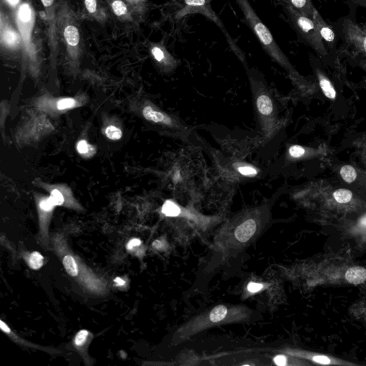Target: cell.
<instances>
[{
  "mask_svg": "<svg viewBox=\"0 0 366 366\" xmlns=\"http://www.w3.org/2000/svg\"><path fill=\"white\" fill-rule=\"evenodd\" d=\"M352 196V191L345 189H338L333 194L334 198L340 203H347L351 201Z\"/></svg>",
  "mask_w": 366,
  "mask_h": 366,
  "instance_id": "20",
  "label": "cell"
},
{
  "mask_svg": "<svg viewBox=\"0 0 366 366\" xmlns=\"http://www.w3.org/2000/svg\"><path fill=\"white\" fill-rule=\"evenodd\" d=\"M0 328H1V329L5 332H7V333H10V329L9 328V327L3 321L0 322Z\"/></svg>",
  "mask_w": 366,
  "mask_h": 366,
  "instance_id": "37",
  "label": "cell"
},
{
  "mask_svg": "<svg viewBox=\"0 0 366 366\" xmlns=\"http://www.w3.org/2000/svg\"><path fill=\"white\" fill-rule=\"evenodd\" d=\"M174 177H176V178H174V180H177H177H178V181L180 180V172H179V171H178V172L176 173V174H174Z\"/></svg>",
  "mask_w": 366,
  "mask_h": 366,
  "instance_id": "43",
  "label": "cell"
},
{
  "mask_svg": "<svg viewBox=\"0 0 366 366\" xmlns=\"http://www.w3.org/2000/svg\"><path fill=\"white\" fill-rule=\"evenodd\" d=\"M86 6L90 13H94L97 10L96 0H85Z\"/></svg>",
  "mask_w": 366,
  "mask_h": 366,
  "instance_id": "32",
  "label": "cell"
},
{
  "mask_svg": "<svg viewBox=\"0 0 366 366\" xmlns=\"http://www.w3.org/2000/svg\"><path fill=\"white\" fill-rule=\"evenodd\" d=\"M183 7L177 14V19L181 20L188 14H200L206 18L215 23L225 36L228 45L233 52L241 60H245V55L240 47L236 44L228 31L218 17L215 12L213 10L210 0H183Z\"/></svg>",
  "mask_w": 366,
  "mask_h": 366,
  "instance_id": "4",
  "label": "cell"
},
{
  "mask_svg": "<svg viewBox=\"0 0 366 366\" xmlns=\"http://www.w3.org/2000/svg\"><path fill=\"white\" fill-rule=\"evenodd\" d=\"M345 4L348 5L350 11L356 12L358 7L366 8V0H347Z\"/></svg>",
  "mask_w": 366,
  "mask_h": 366,
  "instance_id": "24",
  "label": "cell"
},
{
  "mask_svg": "<svg viewBox=\"0 0 366 366\" xmlns=\"http://www.w3.org/2000/svg\"><path fill=\"white\" fill-rule=\"evenodd\" d=\"M88 337V331L86 330H82L79 331L75 337V344L78 346H81L85 344L87 338Z\"/></svg>",
  "mask_w": 366,
  "mask_h": 366,
  "instance_id": "26",
  "label": "cell"
},
{
  "mask_svg": "<svg viewBox=\"0 0 366 366\" xmlns=\"http://www.w3.org/2000/svg\"><path fill=\"white\" fill-rule=\"evenodd\" d=\"M341 176L346 183H351L356 180L357 173L352 166H345L341 170Z\"/></svg>",
  "mask_w": 366,
  "mask_h": 366,
  "instance_id": "19",
  "label": "cell"
},
{
  "mask_svg": "<svg viewBox=\"0 0 366 366\" xmlns=\"http://www.w3.org/2000/svg\"><path fill=\"white\" fill-rule=\"evenodd\" d=\"M313 361L323 365H329L332 363L331 360L325 356H315L313 358Z\"/></svg>",
  "mask_w": 366,
  "mask_h": 366,
  "instance_id": "34",
  "label": "cell"
},
{
  "mask_svg": "<svg viewBox=\"0 0 366 366\" xmlns=\"http://www.w3.org/2000/svg\"><path fill=\"white\" fill-rule=\"evenodd\" d=\"M345 279L354 285L363 283L366 280V269L363 267L349 268L345 273Z\"/></svg>",
  "mask_w": 366,
  "mask_h": 366,
  "instance_id": "10",
  "label": "cell"
},
{
  "mask_svg": "<svg viewBox=\"0 0 366 366\" xmlns=\"http://www.w3.org/2000/svg\"><path fill=\"white\" fill-rule=\"evenodd\" d=\"M290 155L293 157H300L305 154V150L299 146H293L289 150Z\"/></svg>",
  "mask_w": 366,
  "mask_h": 366,
  "instance_id": "31",
  "label": "cell"
},
{
  "mask_svg": "<svg viewBox=\"0 0 366 366\" xmlns=\"http://www.w3.org/2000/svg\"><path fill=\"white\" fill-rule=\"evenodd\" d=\"M227 313L228 309L225 306H218L211 312L210 321L213 323L220 322L224 319Z\"/></svg>",
  "mask_w": 366,
  "mask_h": 366,
  "instance_id": "16",
  "label": "cell"
},
{
  "mask_svg": "<svg viewBox=\"0 0 366 366\" xmlns=\"http://www.w3.org/2000/svg\"><path fill=\"white\" fill-rule=\"evenodd\" d=\"M63 265L65 266L68 274L75 277L78 275V267L76 261L71 256H67L63 260Z\"/></svg>",
  "mask_w": 366,
  "mask_h": 366,
  "instance_id": "18",
  "label": "cell"
},
{
  "mask_svg": "<svg viewBox=\"0 0 366 366\" xmlns=\"http://www.w3.org/2000/svg\"><path fill=\"white\" fill-rule=\"evenodd\" d=\"M350 12L332 25L340 39V49L366 57V31L357 23L356 12Z\"/></svg>",
  "mask_w": 366,
  "mask_h": 366,
  "instance_id": "2",
  "label": "cell"
},
{
  "mask_svg": "<svg viewBox=\"0 0 366 366\" xmlns=\"http://www.w3.org/2000/svg\"><path fill=\"white\" fill-rule=\"evenodd\" d=\"M257 106L259 112L264 116L270 115L273 112V103L267 95L263 94L258 99Z\"/></svg>",
  "mask_w": 366,
  "mask_h": 366,
  "instance_id": "13",
  "label": "cell"
},
{
  "mask_svg": "<svg viewBox=\"0 0 366 366\" xmlns=\"http://www.w3.org/2000/svg\"><path fill=\"white\" fill-rule=\"evenodd\" d=\"M151 53L157 62L164 64L167 67L173 68L176 65V60L161 46H153Z\"/></svg>",
  "mask_w": 366,
  "mask_h": 366,
  "instance_id": "9",
  "label": "cell"
},
{
  "mask_svg": "<svg viewBox=\"0 0 366 366\" xmlns=\"http://www.w3.org/2000/svg\"><path fill=\"white\" fill-rule=\"evenodd\" d=\"M35 13L29 5H22L16 15V21L20 30L25 49L31 56L34 54L33 44H31V31L35 25Z\"/></svg>",
  "mask_w": 366,
  "mask_h": 366,
  "instance_id": "6",
  "label": "cell"
},
{
  "mask_svg": "<svg viewBox=\"0 0 366 366\" xmlns=\"http://www.w3.org/2000/svg\"><path fill=\"white\" fill-rule=\"evenodd\" d=\"M317 76L318 79H319L320 86L326 96L330 99H335L337 92L329 81V79L320 71L317 72Z\"/></svg>",
  "mask_w": 366,
  "mask_h": 366,
  "instance_id": "12",
  "label": "cell"
},
{
  "mask_svg": "<svg viewBox=\"0 0 366 366\" xmlns=\"http://www.w3.org/2000/svg\"><path fill=\"white\" fill-rule=\"evenodd\" d=\"M65 38L68 44L77 46L79 42V34L77 29L74 26H68L65 29Z\"/></svg>",
  "mask_w": 366,
  "mask_h": 366,
  "instance_id": "15",
  "label": "cell"
},
{
  "mask_svg": "<svg viewBox=\"0 0 366 366\" xmlns=\"http://www.w3.org/2000/svg\"><path fill=\"white\" fill-rule=\"evenodd\" d=\"M162 212L166 216L177 217L180 215L181 211L176 203L167 200L163 206Z\"/></svg>",
  "mask_w": 366,
  "mask_h": 366,
  "instance_id": "17",
  "label": "cell"
},
{
  "mask_svg": "<svg viewBox=\"0 0 366 366\" xmlns=\"http://www.w3.org/2000/svg\"><path fill=\"white\" fill-rule=\"evenodd\" d=\"M7 1L9 3L10 5L15 6L19 3L20 0H7Z\"/></svg>",
  "mask_w": 366,
  "mask_h": 366,
  "instance_id": "40",
  "label": "cell"
},
{
  "mask_svg": "<svg viewBox=\"0 0 366 366\" xmlns=\"http://www.w3.org/2000/svg\"><path fill=\"white\" fill-rule=\"evenodd\" d=\"M40 209L44 211H51L55 208V205L52 198L50 197L49 198L42 200L40 203Z\"/></svg>",
  "mask_w": 366,
  "mask_h": 366,
  "instance_id": "27",
  "label": "cell"
},
{
  "mask_svg": "<svg viewBox=\"0 0 366 366\" xmlns=\"http://www.w3.org/2000/svg\"><path fill=\"white\" fill-rule=\"evenodd\" d=\"M235 1L239 5L248 25L264 51L283 67L290 68L287 57L280 49L272 34L254 10L249 0H235Z\"/></svg>",
  "mask_w": 366,
  "mask_h": 366,
  "instance_id": "1",
  "label": "cell"
},
{
  "mask_svg": "<svg viewBox=\"0 0 366 366\" xmlns=\"http://www.w3.org/2000/svg\"><path fill=\"white\" fill-rule=\"evenodd\" d=\"M90 146L86 140H81L77 143V150L79 154H86L90 151Z\"/></svg>",
  "mask_w": 366,
  "mask_h": 366,
  "instance_id": "30",
  "label": "cell"
},
{
  "mask_svg": "<svg viewBox=\"0 0 366 366\" xmlns=\"http://www.w3.org/2000/svg\"><path fill=\"white\" fill-rule=\"evenodd\" d=\"M77 105V102L73 99H62L57 103V109L60 110H64L67 109H71Z\"/></svg>",
  "mask_w": 366,
  "mask_h": 366,
  "instance_id": "23",
  "label": "cell"
},
{
  "mask_svg": "<svg viewBox=\"0 0 366 366\" xmlns=\"http://www.w3.org/2000/svg\"><path fill=\"white\" fill-rule=\"evenodd\" d=\"M142 114L145 118L149 121L156 123H164L166 125L171 124V120L165 114L159 111L155 110L151 106H146L143 109Z\"/></svg>",
  "mask_w": 366,
  "mask_h": 366,
  "instance_id": "11",
  "label": "cell"
},
{
  "mask_svg": "<svg viewBox=\"0 0 366 366\" xmlns=\"http://www.w3.org/2000/svg\"><path fill=\"white\" fill-rule=\"evenodd\" d=\"M313 21L319 31L322 40L330 57L338 56L340 49L341 41L335 29L328 24L322 15L315 8L313 14Z\"/></svg>",
  "mask_w": 366,
  "mask_h": 366,
  "instance_id": "5",
  "label": "cell"
},
{
  "mask_svg": "<svg viewBox=\"0 0 366 366\" xmlns=\"http://www.w3.org/2000/svg\"><path fill=\"white\" fill-rule=\"evenodd\" d=\"M42 3L45 7H51L54 2V0H42Z\"/></svg>",
  "mask_w": 366,
  "mask_h": 366,
  "instance_id": "38",
  "label": "cell"
},
{
  "mask_svg": "<svg viewBox=\"0 0 366 366\" xmlns=\"http://www.w3.org/2000/svg\"><path fill=\"white\" fill-rule=\"evenodd\" d=\"M263 288V285L257 283H250L248 285V290L250 293H257Z\"/></svg>",
  "mask_w": 366,
  "mask_h": 366,
  "instance_id": "33",
  "label": "cell"
},
{
  "mask_svg": "<svg viewBox=\"0 0 366 366\" xmlns=\"http://www.w3.org/2000/svg\"><path fill=\"white\" fill-rule=\"evenodd\" d=\"M2 40L7 46L14 47L19 44L21 38L14 30L6 29L3 34Z\"/></svg>",
  "mask_w": 366,
  "mask_h": 366,
  "instance_id": "14",
  "label": "cell"
},
{
  "mask_svg": "<svg viewBox=\"0 0 366 366\" xmlns=\"http://www.w3.org/2000/svg\"><path fill=\"white\" fill-rule=\"evenodd\" d=\"M274 362L278 365H285L286 364V358L283 356H278L274 358Z\"/></svg>",
  "mask_w": 366,
  "mask_h": 366,
  "instance_id": "36",
  "label": "cell"
},
{
  "mask_svg": "<svg viewBox=\"0 0 366 366\" xmlns=\"http://www.w3.org/2000/svg\"><path fill=\"white\" fill-rule=\"evenodd\" d=\"M115 282L118 283V285H120V286L124 285L125 284V282L120 278H116L115 279Z\"/></svg>",
  "mask_w": 366,
  "mask_h": 366,
  "instance_id": "41",
  "label": "cell"
},
{
  "mask_svg": "<svg viewBox=\"0 0 366 366\" xmlns=\"http://www.w3.org/2000/svg\"><path fill=\"white\" fill-rule=\"evenodd\" d=\"M105 135L109 139L113 140H118L122 137V131L113 125L107 127Z\"/></svg>",
  "mask_w": 366,
  "mask_h": 366,
  "instance_id": "22",
  "label": "cell"
},
{
  "mask_svg": "<svg viewBox=\"0 0 366 366\" xmlns=\"http://www.w3.org/2000/svg\"><path fill=\"white\" fill-rule=\"evenodd\" d=\"M51 198L54 202L55 206L62 205L64 202H65V199H64L62 194L60 192L58 189H53L52 191Z\"/></svg>",
  "mask_w": 366,
  "mask_h": 366,
  "instance_id": "28",
  "label": "cell"
},
{
  "mask_svg": "<svg viewBox=\"0 0 366 366\" xmlns=\"http://www.w3.org/2000/svg\"><path fill=\"white\" fill-rule=\"evenodd\" d=\"M140 244H141V241L139 239H136V238H135V239L131 240L129 243V244H127V248L129 250H131L132 248L135 247L139 246Z\"/></svg>",
  "mask_w": 366,
  "mask_h": 366,
  "instance_id": "35",
  "label": "cell"
},
{
  "mask_svg": "<svg viewBox=\"0 0 366 366\" xmlns=\"http://www.w3.org/2000/svg\"><path fill=\"white\" fill-rule=\"evenodd\" d=\"M361 225L362 226L366 227V216L361 219Z\"/></svg>",
  "mask_w": 366,
  "mask_h": 366,
  "instance_id": "42",
  "label": "cell"
},
{
  "mask_svg": "<svg viewBox=\"0 0 366 366\" xmlns=\"http://www.w3.org/2000/svg\"><path fill=\"white\" fill-rule=\"evenodd\" d=\"M283 7L285 14H287L291 25L301 39L311 47V49L318 56L324 59L329 57L313 19L306 17V16L301 14L289 7Z\"/></svg>",
  "mask_w": 366,
  "mask_h": 366,
  "instance_id": "3",
  "label": "cell"
},
{
  "mask_svg": "<svg viewBox=\"0 0 366 366\" xmlns=\"http://www.w3.org/2000/svg\"><path fill=\"white\" fill-rule=\"evenodd\" d=\"M278 1L283 6L289 7L306 17L313 18L315 8L312 0H278Z\"/></svg>",
  "mask_w": 366,
  "mask_h": 366,
  "instance_id": "7",
  "label": "cell"
},
{
  "mask_svg": "<svg viewBox=\"0 0 366 366\" xmlns=\"http://www.w3.org/2000/svg\"><path fill=\"white\" fill-rule=\"evenodd\" d=\"M237 170L245 177H254L258 174L256 169L249 166L238 168Z\"/></svg>",
  "mask_w": 366,
  "mask_h": 366,
  "instance_id": "29",
  "label": "cell"
},
{
  "mask_svg": "<svg viewBox=\"0 0 366 366\" xmlns=\"http://www.w3.org/2000/svg\"><path fill=\"white\" fill-rule=\"evenodd\" d=\"M153 247L156 249H160L162 247V244L161 241H156L153 243Z\"/></svg>",
  "mask_w": 366,
  "mask_h": 366,
  "instance_id": "39",
  "label": "cell"
},
{
  "mask_svg": "<svg viewBox=\"0 0 366 366\" xmlns=\"http://www.w3.org/2000/svg\"><path fill=\"white\" fill-rule=\"evenodd\" d=\"M44 258L38 252H34L31 254L29 260V266L34 269L38 270L43 265Z\"/></svg>",
  "mask_w": 366,
  "mask_h": 366,
  "instance_id": "21",
  "label": "cell"
},
{
  "mask_svg": "<svg viewBox=\"0 0 366 366\" xmlns=\"http://www.w3.org/2000/svg\"><path fill=\"white\" fill-rule=\"evenodd\" d=\"M112 8L114 12L118 16H122L127 12L126 5L120 1V0H116V1L113 3Z\"/></svg>",
  "mask_w": 366,
  "mask_h": 366,
  "instance_id": "25",
  "label": "cell"
},
{
  "mask_svg": "<svg viewBox=\"0 0 366 366\" xmlns=\"http://www.w3.org/2000/svg\"><path fill=\"white\" fill-rule=\"evenodd\" d=\"M257 231V224L254 220H248L237 227L235 231V237L239 241H247Z\"/></svg>",
  "mask_w": 366,
  "mask_h": 366,
  "instance_id": "8",
  "label": "cell"
}]
</instances>
